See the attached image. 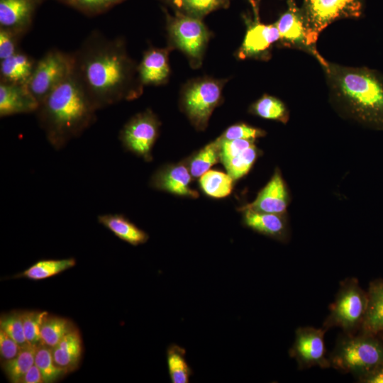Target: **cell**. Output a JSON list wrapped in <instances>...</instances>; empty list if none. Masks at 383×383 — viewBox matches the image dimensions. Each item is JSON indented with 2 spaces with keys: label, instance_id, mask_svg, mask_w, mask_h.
I'll use <instances>...</instances> for the list:
<instances>
[{
  "label": "cell",
  "instance_id": "1",
  "mask_svg": "<svg viewBox=\"0 0 383 383\" xmlns=\"http://www.w3.org/2000/svg\"><path fill=\"white\" fill-rule=\"evenodd\" d=\"M72 56V74L97 110L142 94L138 65L122 38L93 31Z\"/></svg>",
  "mask_w": 383,
  "mask_h": 383
},
{
  "label": "cell",
  "instance_id": "2",
  "mask_svg": "<svg viewBox=\"0 0 383 383\" xmlns=\"http://www.w3.org/2000/svg\"><path fill=\"white\" fill-rule=\"evenodd\" d=\"M321 66L336 111L362 126L383 131V74L366 67L327 60Z\"/></svg>",
  "mask_w": 383,
  "mask_h": 383
},
{
  "label": "cell",
  "instance_id": "3",
  "mask_svg": "<svg viewBox=\"0 0 383 383\" xmlns=\"http://www.w3.org/2000/svg\"><path fill=\"white\" fill-rule=\"evenodd\" d=\"M96 111L72 72L43 99L35 113L48 141L58 150L95 122Z\"/></svg>",
  "mask_w": 383,
  "mask_h": 383
},
{
  "label": "cell",
  "instance_id": "4",
  "mask_svg": "<svg viewBox=\"0 0 383 383\" xmlns=\"http://www.w3.org/2000/svg\"><path fill=\"white\" fill-rule=\"evenodd\" d=\"M329 360L331 367L359 379L383 362V340L363 332L344 333L337 340Z\"/></svg>",
  "mask_w": 383,
  "mask_h": 383
},
{
  "label": "cell",
  "instance_id": "5",
  "mask_svg": "<svg viewBox=\"0 0 383 383\" xmlns=\"http://www.w3.org/2000/svg\"><path fill=\"white\" fill-rule=\"evenodd\" d=\"M367 301V293L360 287L357 279L346 278L340 283L322 328L327 331L339 327L345 334H356L361 329Z\"/></svg>",
  "mask_w": 383,
  "mask_h": 383
},
{
  "label": "cell",
  "instance_id": "6",
  "mask_svg": "<svg viewBox=\"0 0 383 383\" xmlns=\"http://www.w3.org/2000/svg\"><path fill=\"white\" fill-rule=\"evenodd\" d=\"M225 79L200 77L187 82L182 87L179 104L192 125L204 131L209 118L222 100Z\"/></svg>",
  "mask_w": 383,
  "mask_h": 383
},
{
  "label": "cell",
  "instance_id": "7",
  "mask_svg": "<svg viewBox=\"0 0 383 383\" xmlns=\"http://www.w3.org/2000/svg\"><path fill=\"white\" fill-rule=\"evenodd\" d=\"M165 11L169 46L177 48L188 59L193 68L202 65L204 55L211 37L201 19L177 12L174 16Z\"/></svg>",
  "mask_w": 383,
  "mask_h": 383
},
{
  "label": "cell",
  "instance_id": "8",
  "mask_svg": "<svg viewBox=\"0 0 383 383\" xmlns=\"http://www.w3.org/2000/svg\"><path fill=\"white\" fill-rule=\"evenodd\" d=\"M365 0H303L299 7L309 43L316 47L321 33L332 23L357 18Z\"/></svg>",
  "mask_w": 383,
  "mask_h": 383
},
{
  "label": "cell",
  "instance_id": "9",
  "mask_svg": "<svg viewBox=\"0 0 383 383\" xmlns=\"http://www.w3.org/2000/svg\"><path fill=\"white\" fill-rule=\"evenodd\" d=\"M72 56L57 49L48 51L35 65L28 88L40 104L72 72Z\"/></svg>",
  "mask_w": 383,
  "mask_h": 383
},
{
  "label": "cell",
  "instance_id": "10",
  "mask_svg": "<svg viewBox=\"0 0 383 383\" xmlns=\"http://www.w3.org/2000/svg\"><path fill=\"white\" fill-rule=\"evenodd\" d=\"M160 125L156 114L152 110L146 109L133 116L123 126L119 133V140L127 151L150 162Z\"/></svg>",
  "mask_w": 383,
  "mask_h": 383
},
{
  "label": "cell",
  "instance_id": "11",
  "mask_svg": "<svg viewBox=\"0 0 383 383\" xmlns=\"http://www.w3.org/2000/svg\"><path fill=\"white\" fill-rule=\"evenodd\" d=\"M255 14L254 18L245 16L246 32L237 52L240 60H267L270 57L272 46L279 40V33L275 25L261 22L259 6L254 0H250Z\"/></svg>",
  "mask_w": 383,
  "mask_h": 383
},
{
  "label": "cell",
  "instance_id": "12",
  "mask_svg": "<svg viewBox=\"0 0 383 383\" xmlns=\"http://www.w3.org/2000/svg\"><path fill=\"white\" fill-rule=\"evenodd\" d=\"M326 330L312 326L299 327L295 331L294 341L289 350L294 358L299 370L318 366L321 368L331 367L326 356L324 335Z\"/></svg>",
  "mask_w": 383,
  "mask_h": 383
},
{
  "label": "cell",
  "instance_id": "13",
  "mask_svg": "<svg viewBox=\"0 0 383 383\" xmlns=\"http://www.w3.org/2000/svg\"><path fill=\"white\" fill-rule=\"evenodd\" d=\"M279 33V43L284 47L302 50L314 57L321 65L324 59L307 40L300 8L294 0H288L287 10L274 23Z\"/></svg>",
  "mask_w": 383,
  "mask_h": 383
},
{
  "label": "cell",
  "instance_id": "14",
  "mask_svg": "<svg viewBox=\"0 0 383 383\" xmlns=\"http://www.w3.org/2000/svg\"><path fill=\"white\" fill-rule=\"evenodd\" d=\"M192 176L187 163L165 165L158 168L152 175V188L180 196L196 199L199 194L190 184Z\"/></svg>",
  "mask_w": 383,
  "mask_h": 383
},
{
  "label": "cell",
  "instance_id": "15",
  "mask_svg": "<svg viewBox=\"0 0 383 383\" xmlns=\"http://www.w3.org/2000/svg\"><path fill=\"white\" fill-rule=\"evenodd\" d=\"M289 203V196L280 170L277 168L267 182L259 192L255 199L239 211L250 209L257 211L285 214Z\"/></svg>",
  "mask_w": 383,
  "mask_h": 383
},
{
  "label": "cell",
  "instance_id": "16",
  "mask_svg": "<svg viewBox=\"0 0 383 383\" xmlns=\"http://www.w3.org/2000/svg\"><path fill=\"white\" fill-rule=\"evenodd\" d=\"M172 48L151 47L143 53V58L138 65V77L140 84L162 85L169 79L170 68L169 54Z\"/></svg>",
  "mask_w": 383,
  "mask_h": 383
},
{
  "label": "cell",
  "instance_id": "17",
  "mask_svg": "<svg viewBox=\"0 0 383 383\" xmlns=\"http://www.w3.org/2000/svg\"><path fill=\"white\" fill-rule=\"evenodd\" d=\"M38 0H0V28L24 35L30 29Z\"/></svg>",
  "mask_w": 383,
  "mask_h": 383
},
{
  "label": "cell",
  "instance_id": "18",
  "mask_svg": "<svg viewBox=\"0 0 383 383\" xmlns=\"http://www.w3.org/2000/svg\"><path fill=\"white\" fill-rule=\"evenodd\" d=\"M243 212V223L252 231L281 242L289 237V229L285 214L257 211L247 209Z\"/></svg>",
  "mask_w": 383,
  "mask_h": 383
},
{
  "label": "cell",
  "instance_id": "19",
  "mask_svg": "<svg viewBox=\"0 0 383 383\" xmlns=\"http://www.w3.org/2000/svg\"><path fill=\"white\" fill-rule=\"evenodd\" d=\"M39 102L28 87L0 82V117L36 112Z\"/></svg>",
  "mask_w": 383,
  "mask_h": 383
},
{
  "label": "cell",
  "instance_id": "20",
  "mask_svg": "<svg viewBox=\"0 0 383 383\" xmlns=\"http://www.w3.org/2000/svg\"><path fill=\"white\" fill-rule=\"evenodd\" d=\"M36 62L20 50L0 60L1 82L28 87Z\"/></svg>",
  "mask_w": 383,
  "mask_h": 383
},
{
  "label": "cell",
  "instance_id": "21",
  "mask_svg": "<svg viewBox=\"0 0 383 383\" xmlns=\"http://www.w3.org/2000/svg\"><path fill=\"white\" fill-rule=\"evenodd\" d=\"M367 293V308L359 332L379 335L383 332V279L371 281Z\"/></svg>",
  "mask_w": 383,
  "mask_h": 383
},
{
  "label": "cell",
  "instance_id": "22",
  "mask_svg": "<svg viewBox=\"0 0 383 383\" xmlns=\"http://www.w3.org/2000/svg\"><path fill=\"white\" fill-rule=\"evenodd\" d=\"M98 221L119 239L137 246L145 243L149 235L123 214L108 213L98 216Z\"/></svg>",
  "mask_w": 383,
  "mask_h": 383
},
{
  "label": "cell",
  "instance_id": "23",
  "mask_svg": "<svg viewBox=\"0 0 383 383\" xmlns=\"http://www.w3.org/2000/svg\"><path fill=\"white\" fill-rule=\"evenodd\" d=\"M82 352V339L76 328H72L52 348L55 363L66 373L70 372L77 367Z\"/></svg>",
  "mask_w": 383,
  "mask_h": 383
},
{
  "label": "cell",
  "instance_id": "24",
  "mask_svg": "<svg viewBox=\"0 0 383 383\" xmlns=\"http://www.w3.org/2000/svg\"><path fill=\"white\" fill-rule=\"evenodd\" d=\"M174 12L193 18L203 19L211 12L226 9L230 4L228 0H160Z\"/></svg>",
  "mask_w": 383,
  "mask_h": 383
},
{
  "label": "cell",
  "instance_id": "25",
  "mask_svg": "<svg viewBox=\"0 0 383 383\" xmlns=\"http://www.w3.org/2000/svg\"><path fill=\"white\" fill-rule=\"evenodd\" d=\"M75 265L76 260L73 257L42 260L16 274L15 278L24 277L32 280L45 279L72 268Z\"/></svg>",
  "mask_w": 383,
  "mask_h": 383
},
{
  "label": "cell",
  "instance_id": "26",
  "mask_svg": "<svg viewBox=\"0 0 383 383\" xmlns=\"http://www.w3.org/2000/svg\"><path fill=\"white\" fill-rule=\"evenodd\" d=\"M37 347L29 343L21 345L15 357L3 361L2 370L9 382L20 383L26 372L34 365Z\"/></svg>",
  "mask_w": 383,
  "mask_h": 383
},
{
  "label": "cell",
  "instance_id": "27",
  "mask_svg": "<svg viewBox=\"0 0 383 383\" xmlns=\"http://www.w3.org/2000/svg\"><path fill=\"white\" fill-rule=\"evenodd\" d=\"M220 140L216 138L187 160V165L193 178H199L220 161Z\"/></svg>",
  "mask_w": 383,
  "mask_h": 383
},
{
  "label": "cell",
  "instance_id": "28",
  "mask_svg": "<svg viewBox=\"0 0 383 383\" xmlns=\"http://www.w3.org/2000/svg\"><path fill=\"white\" fill-rule=\"evenodd\" d=\"M167 364L172 383H188L193 371L186 360V350L172 343L167 349Z\"/></svg>",
  "mask_w": 383,
  "mask_h": 383
},
{
  "label": "cell",
  "instance_id": "29",
  "mask_svg": "<svg viewBox=\"0 0 383 383\" xmlns=\"http://www.w3.org/2000/svg\"><path fill=\"white\" fill-rule=\"evenodd\" d=\"M233 178L221 171L209 170L199 177L201 190L209 196L221 199L228 196L233 187Z\"/></svg>",
  "mask_w": 383,
  "mask_h": 383
},
{
  "label": "cell",
  "instance_id": "30",
  "mask_svg": "<svg viewBox=\"0 0 383 383\" xmlns=\"http://www.w3.org/2000/svg\"><path fill=\"white\" fill-rule=\"evenodd\" d=\"M249 112L260 118L287 123L289 112L286 105L278 98L264 94L249 108Z\"/></svg>",
  "mask_w": 383,
  "mask_h": 383
},
{
  "label": "cell",
  "instance_id": "31",
  "mask_svg": "<svg viewBox=\"0 0 383 383\" xmlns=\"http://www.w3.org/2000/svg\"><path fill=\"white\" fill-rule=\"evenodd\" d=\"M72 328L67 319L48 314L40 327L42 344L51 348H54Z\"/></svg>",
  "mask_w": 383,
  "mask_h": 383
},
{
  "label": "cell",
  "instance_id": "32",
  "mask_svg": "<svg viewBox=\"0 0 383 383\" xmlns=\"http://www.w3.org/2000/svg\"><path fill=\"white\" fill-rule=\"evenodd\" d=\"M259 152L258 148L254 144L223 165L227 173L235 181L248 173L257 160Z\"/></svg>",
  "mask_w": 383,
  "mask_h": 383
},
{
  "label": "cell",
  "instance_id": "33",
  "mask_svg": "<svg viewBox=\"0 0 383 383\" xmlns=\"http://www.w3.org/2000/svg\"><path fill=\"white\" fill-rule=\"evenodd\" d=\"M34 364L40 370L45 383L54 382L67 374L55 363L52 348L43 344L37 347Z\"/></svg>",
  "mask_w": 383,
  "mask_h": 383
},
{
  "label": "cell",
  "instance_id": "34",
  "mask_svg": "<svg viewBox=\"0 0 383 383\" xmlns=\"http://www.w3.org/2000/svg\"><path fill=\"white\" fill-rule=\"evenodd\" d=\"M46 311H30L22 312L23 328L28 343L38 346L42 344L40 327Z\"/></svg>",
  "mask_w": 383,
  "mask_h": 383
},
{
  "label": "cell",
  "instance_id": "35",
  "mask_svg": "<svg viewBox=\"0 0 383 383\" xmlns=\"http://www.w3.org/2000/svg\"><path fill=\"white\" fill-rule=\"evenodd\" d=\"M0 329L20 345L28 343L24 333L22 312L13 311L2 315L0 318Z\"/></svg>",
  "mask_w": 383,
  "mask_h": 383
},
{
  "label": "cell",
  "instance_id": "36",
  "mask_svg": "<svg viewBox=\"0 0 383 383\" xmlns=\"http://www.w3.org/2000/svg\"><path fill=\"white\" fill-rule=\"evenodd\" d=\"M266 132L248 124L240 123L229 126L219 137L221 140H256L264 137Z\"/></svg>",
  "mask_w": 383,
  "mask_h": 383
},
{
  "label": "cell",
  "instance_id": "37",
  "mask_svg": "<svg viewBox=\"0 0 383 383\" xmlns=\"http://www.w3.org/2000/svg\"><path fill=\"white\" fill-rule=\"evenodd\" d=\"M220 140V161L224 163L255 144V140L235 139Z\"/></svg>",
  "mask_w": 383,
  "mask_h": 383
},
{
  "label": "cell",
  "instance_id": "38",
  "mask_svg": "<svg viewBox=\"0 0 383 383\" xmlns=\"http://www.w3.org/2000/svg\"><path fill=\"white\" fill-rule=\"evenodd\" d=\"M124 0H76L74 6L87 15L101 13Z\"/></svg>",
  "mask_w": 383,
  "mask_h": 383
},
{
  "label": "cell",
  "instance_id": "39",
  "mask_svg": "<svg viewBox=\"0 0 383 383\" xmlns=\"http://www.w3.org/2000/svg\"><path fill=\"white\" fill-rule=\"evenodd\" d=\"M21 38V35L14 32L0 28V60L12 56L19 50Z\"/></svg>",
  "mask_w": 383,
  "mask_h": 383
},
{
  "label": "cell",
  "instance_id": "40",
  "mask_svg": "<svg viewBox=\"0 0 383 383\" xmlns=\"http://www.w3.org/2000/svg\"><path fill=\"white\" fill-rule=\"evenodd\" d=\"M21 348V345L0 329V355L3 361L15 357Z\"/></svg>",
  "mask_w": 383,
  "mask_h": 383
},
{
  "label": "cell",
  "instance_id": "41",
  "mask_svg": "<svg viewBox=\"0 0 383 383\" xmlns=\"http://www.w3.org/2000/svg\"><path fill=\"white\" fill-rule=\"evenodd\" d=\"M357 380L361 383H383V362Z\"/></svg>",
  "mask_w": 383,
  "mask_h": 383
},
{
  "label": "cell",
  "instance_id": "42",
  "mask_svg": "<svg viewBox=\"0 0 383 383\" xmlns=\"http://www.w3.org/2000/svg\"><path fill=\"white\" fill-rule=\"evenodd\" d=\"M20 383H45L42 373L34 364L23 375Z\"/></svg>",
  "mask_w": 383,
  "mask_h": 383
},
{
  "label": "cell",
  "instance_id": "43",
  "mask_svg": "<svg viewBox=\"0 0 383 383\" xmlns=\"http://www.w3.org/2000/svg\"><path fill=\"white\" fill-rule=\"evenodd\" d=\"M59 1L74 7L76 0H59Z\"/></svg>",
  "mask_w": 383,
  "mask_h": 383
},
{
  "label": "cell",
  "instance_id": "44",
  "mask_svg": "<svg viewBox=\"0 0 383 383\" xmlns=\"http://www.w3.org/2000/svg\"><path fill=\"white\" fill-rule=\"evenodd\" d=\"M378 335H379L382 338V339L383 340V332L381 333L380 334H379Z\"/></svg>",
  "mask_w": 383,
  "mask_h": 383
},
{
  "label": "cell",
  "instance_id": "45",
  "mask_svg": "<svg viewBox=\"0 0 383 383\" xmlns=\"http://www.w3.org/2000/svg\"><path fill=\"white\" fill-rule=\"evenodd\" d=\"M228 1H231V0H228Z\"/></svg>",
  "mask_w": 383,
  "mask_h": 383
}]
</instances>
